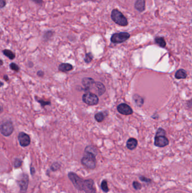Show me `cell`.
<instances>
[{"label":"cell","instance_id":"30bf717a","mask_svg":"<svg viewBox=\"0 0 192 193\" xmlns=\"http://www.w3.org/2000/svg\"><path fill=\"white\" fill-rule=\"evenodd\" d=\"M28 176L26 174H23L21 176V179L19 180L18 182L19 186L21 187V192L22 193H26L27 192L28 185Z\"/></svg>","mask_w":192,"mask_h":193},{"label":"cell","instance_id":"ffe728a7","mask_svg":"<svg viewBox=\"0 0 192 193\" xmlns=\"http://www.w3.org/2000/svg\"><path fill=\"white\" fill-rule=\"evenodd\" d=\"M95 119L96 121L99 123L102 122L104 120V115L103 112H100L97 113L96 115H95Z\"/></svg>","mask_w":192,"mask_h":193},{"label":"cell","instance_id":"836d02e7","mask_svg":"<svg viewBox=\"0 0 192 193\" xmlns=\"http://www.w3.org/2000/svg\"><path fill=\"white\" fill-rule=\"evenodd\" d=\"M35 173V169L33 167H31V173L32 175H33Z\"/></svg>","mask_w":192,"mask_h":193},{"label":"cell","instance_id":"277c9868","mask_svg":"<svg viewBox=\"0 0 192 193\" xmlns=\"http://www.w3.org/2000/svg\"><path fill=\"white\" fill-rule=\"evenodd\" d=\"M83 165L87 168L93 169L96 167L95 155L89 152H85L84 156L81 159Z\"/></svg>","mask_w":192,"mask_h":193},{"label":"cell","instance_id":"d6986e66","mask_svg":"<svg viewBox=\"0 0 192 193\" xmlns=\"http://www.w3.org/2000/svg\"><path fill=\"white\" fill-rule=\"evenodd\" d=\"M3 53L4 55H6L7 57H8L9 59H10L11 60L14 59V58H15V53H13L11 50H8V49H5L3 51Z\"/></svg>","mask_w":192,"mask_h":193},{"label":"cell","instance_id":"44dd1931","mask_svg":"<svg viewBox=\"0 0 192 193\" xmlns=\"http://www.w3.org/2000/svg\"><path fill=\"white\" fill-rule=\"evenodd\" d=\"M85 152H89L90 153H92V154H94L95 156H96V154L97 153V150H96V149L94 147L92 146H87L86 147V149H85Z\"/></svg>","mask_w":192,"mask_h":193},{"label":"cell","instance_id":"ba28073f","mask_svg":"<svg viewBox=\"0 0 192 193\" xmlns=\"http://www.w3.org/2000/svg\"><path fill=\"white\" fill-rule=\"evenodd\" d=\"M117 111L121 114L124 115H130L132 114L133 111L127 104H121L117 106Z\"/></svg>","mask_w":192,"mask_h":193},{"label":"cell","instance_id":"5bb4252c","mask_svg":"<svg viewBox=\"0 0 192 193\" xmlns=\"http://www.w3.org/2000/svg\"><path fill=\"white\" fill-rule=\"evenodd\" d=\"M137 146V141L134 138H129L126 143L127 147L131 150L135 149Z\"/></svg>","mask_w":192,"mask_h":193},{"label":"cell","instance_id":"52a82bcc","mask_svg":"<svg viewBox=\"0 0 192 193\" xmlns=\"http://www.w3.org/2000/svg\"><path fill=\"white\" fill-rule=\"evenodd\" d=\"M1 132L4 136H10L14 131V126L11 122L5 121L1 125Z\"/></svg>","mask_w":192,"mask_h":193},{"label":"cell","instance_id":"d4e9b609","mask_svg":"<svg viewBox=\"0 0 192 193\" xmlns=\"http://www.w3.org/2000/svg\"><path fill=\"white\" fill-rule=\"evenodd\" d=\"M60 164L58 163H54L52 166H51V169L53 170V171H56L58 170L60 168Z\"/></svg>","mask_w":192,"mask_h":193},{"label":"cell","instance_id":"9a60e30c","mask_svg":"<svg viewBox=\"0 0 192 193\" xmlns=\"http://www.w3.org/2000/svg\"><path fill=\"white\" fill-rule=\"evenodd\" d=\"M73 69V66L69 63H62L58 67V69L59 71L64 72L70 71L72 70Z\"/></svg>","mask_w":192,"mask_h":193},{"label":"cell","instance_id":"8fae6325","mask_svg":"<svg viewBox=\"0 0 192 193\" xmlns=\"http://www.w3.org/2000/svg\"><path fill=\"white\" fill-rule=\"evenodd\" d=\"M95 81L93 79L90 77L83 78L82 80V84L83 86L85 87V89L86 90H89L95 84Z\"/></svg>","mask_w":192,"mask_h":193},{"label":"cell","instance_id":"e575fe53","mask_svg":"<svg viewBox=\"0 0 192 193\" xmlns=\"http://www.w3.org/2000/svg\"><path fill=\"white\" fill-rule=\"evenodd\" d=\"M188 106L189 107H191L192 106V98L190 100V101H189L188 102Z\"/></svg>","mask_w":192,"mask_h":193},{"label":"cell","instance_id":"2e32d148","mask_svg":"<svg viewBox=\"0 0 192 193\" xmlns=\"http://www.w3.org/2000/svg\"><path fill=\"white\" fill-rule=\"evenodd\" d=\"M187 76V74L186 71L184 69H178V71H176L175 77L176 79H185Z\"/></svg>","mask_w":192,"mask_h":193},{"label":"cell","instance_id":"4316f807","mask_svg":"<svg viewBox=\"0 0 192 193\" xmlns=\"http://www.w3.org/2000/svg\"><path fill=\"white\" fill-rule=\"evenodd\" d=\"M132 185H133V187H134V189L136 190H140L142 188L141 184L137 181H134L133 182Z\"/></svg>","mask_w":192,"mask_h":193},{"label":"cell","instance_id":"4dcf8cb0","mask_svg":"<svg viewBox=\"0 0 192 193\" xmlns=\"http://www.w3.org/2000/svg\"><path fill=\"white\" fill-rule=\"evenodd\" d=\"M140 179L142 181H143V182H150L151 181V179H147L145 177H143V176H141L140 177Z\"/></svg>","mask_w":192,"mask_h":193},{"label":"cell","instance_id":"9c48e42d","mask_svg":"<svg viewBox=\"0 0 192 193\" xmlns=\"http://www.w3.org/2000/svg\"><path fill=\"white\" fill-rule=\"evenodd\" d=\"M18 138L19 144L22 147H27L31 143V138L29 135L24 132L19 133Z\"/></svg>","mask_w":192,"mask_h":193},{"label":"cell","instance_id":"cb8c5ba5","mask_svg":"<svg viewBox=\"0 0 192 193\" xmlns=\"http://www.w3.org/2000/svg\"><path fill=\"white\" fill-rule=\"evenodd\" d=\"M10 69L15 72H19L20 70V67L15 63H11L10 65Z\"/></svg>","mask_w":192,"mask_h":193},{"label":"cell","instance_id":"ac0fdd59","mask_svg":"<svg viewBox=\"0 0 192 193\" xmlns=\"http://www.w3.org/2000/svg\"><path fill=\"white\" fill-rule=\"evenodd\" d=\"M155 42L161 48H165L166 45V42L165 39L162 37H156L154 39Z\"/></svg>","mask_w":192,"mask_h":193},{"label":"cell","instance_id":"5b68a950","mask_svg":"<svg viewBox=\"0 0 192 193\" xmlns=\"http://www.w3.org/2000/svg\"><path fill=\"white\" fill-rule=\"evenodd\" d=\"M130 37V35L127 32L115 33L112 35L110 41L114 44H121L127 40Z\"/></svg>","mask_w":192,"mask_h":193},{"label":"cell","instance_id":"603a6c76","mask_svg":"<svg viewBox=\"0 0 192 193\" xmlns=\"http://www.w3.org/2000/svg\"><path fill=\"white\" fill-rule=\"evenodd\" d=\"M101 187H102V190L104 192L107 193L109 191V189H108V185H107V182L106 180H103L102 181V184H101Z\"/></svg>","mask_w":192,"mask_h":193},{"label":"cell","instance_id":"484cf974","mask_svg":"<svg viewBox=\"0 0 192 193\" xmlns=\"http://www.w3.org/2000/svg\"><path fill=\"white\" fill-rule=\"evenodd\" d=\"M22 161L19 159H15L14 161V166L15 168L20 167L21 166Z\"/></svg>","mask_w":192,"mask_h":193},{"label":"cell","instance_id":"3957f363","mask_svg":"<svg viewBox=\"0 0 192 193\" xmlns=\"http://www.w3.org/2000/svg\"><path fill=\"white\" fill-rule=\"evenodd\" d=\"M111 18L115 23L120 26L125 27L128 25V21L125 16L118 9H113L111 13Z\"/></svg>","mask_w":192,"mask_h":193},{"label":"cell","instance_id":"e0dca14e","mask_svg":"<svg viewBox=\"0 0 192 193\" xmlns=\"http://www.w3.org/2000/svg\"><path fill=\"white\" fill-rule=\"evenodd\" d=\"M133 99H134L135 103L139 107L142 106L144 104V99L142 96H140L137 94H135L133 96Z\"/></svg>","mask_w":192,"mask_h":193},{"label":"cell","instance_id":"8992f818","mask_svg":"<svg viewBox=\"0 0 192 193\" xmlns=\"http://www.w3.org/2000/svg\"><path fill=\"white\" fill-rule=\"evenodd\" d=\"M82 101L90 106L96 105L99 103V98L97 96L91 92H87L85 93L82 96Z\"/></svg>","mask_w":192,"mask_h":193},{"label":"cell","instance_id":"6da1fadb","mask_svg":"<svg viewBox=\"0 0 192 193\" xmlns=\"http://www.w3.org/2000/svg\"><path fill=\"white\" fill-rule=\"evenodd\" d=\"M68 177L77 189L83 190L86 193H96V190L94 187V182L93 180H83L75 173L73 172L69 173Z\"/></svg>","mask_w":192,"mask_h":193},{"label":"cell","instance_id":"f546056e","mask_svg":"<svg viewBox=\"0 0 192 193\" xmlns=\"http://www.w3.org/2000/svg\"><path fill=\"white\" fill-rule=\"evenodd\" d=\"M6 5V0H0V7L2 9Z\"/></svg>","mask_w":192,"mask_h":193},{"label":"cell","instance_id":"7c38bea8","mask_svg":"<svg viewBox=\"0 0 192 193\" xmlns=\"http://www.w3.org/2000/svg\"><path fill=\"white\" fill-rule=\"evenodd\" d=\"M94 88L96 90L97 94L99 96H102L106 90L104 84L100 82H95L94 84Z\"/></svg>","mask_w":192,"mask_h":193},{"label":"cell","instance_id":"4fadbf2b","mask_svg":"<svg viewBox=\"0 0 192 193\" xmlns=\"http://www.w3.org/2000/svg\"><path fill=\"white\" fill-rule=\"evenodd\" d=\"M135 7L139 12H143L145 9V1L137 0L135 4Z\"/></svg>","mask_w":192,"mask_h":193},{"label":"cell","instance_id":"d6a6232c","mask_svg":"<svg viewBox=\"0 0 192 193\" xmlns=\"http://www.w3.org/2000/svg\"><path fill=\"white\" fill-rule=\"evenodd\" d=\"M37 75L38 76H43L44 75V72L42 71H38L37 72Z\"/></svg>","mask_w":192,"mask_h":193},{"label":"cell","instance_id":"d590c367","mask_svg":"<svg viewBox=\"0 0 192 193\" xmlns=\"http://www.w3.org/2000/svg\"><path fill=\"white\" fill-rule=\"evenodd\" d=\"M4 80H6V81H8L9 80V77H8V76L7 75H5L4 76Z\"/></svg>","mask_w":192,"mask_h":193},{"label":"cell","instance_id":"7402d4cb","mask_svg":"<svg viewBox=\"0 0 192 193\" xmlns=\"http://www.w3.org/2000/svg\"><path fill=\"white\" fill-rule=\"evenodd\" d=\"M93 59V55L91 53H88L86 54L85 58V62L87 63H89L90 62H91V61Z\"/></svg>","mask_w":192,"mask_h":193},{"label":"cell","instance_id":"7a4b0ae2","mask_svg":"<svg viewBox=\"0 0 192 193\" xmlns=\"http://www.w3.org/2000/svg\"><path fill=\"white\" fill-rule=\"evenodd\" d=\"M166 131L162 128H158L154 137V145L158 147H164L169 145V141L166 137Z\"/></svg>","mask_w":192,"mask_h":193},{"label":"cell","instance_id":"83f0119b","mask_svg":"<svg viewBox=\"0 0 192 193\" xmlns=\"http://www.w3.org/2000/svg\"><path fill=\"white\" fill-rule=\"evenodd\" d=\"M38 102H39L40 104H41L42 107H45L46 105H49L51 104V102L49 101H44L42 100H37Z\"/></svg>","mask_w":192,"mask_h":193},{"label":"cell","instance_id":"1f68e13d","mask_svg":"<svg viewBox=\"0 0 192 193\" xmlns=\"http://www.w3.org/2000/svg\"><path fill=\"white\" fill-rule=\"evenodd\" d=\"M31 1H32L34 3L39 5H42V4L43 3V1L42 0H31Z\"/></svg>","mask_w":192,"mask_h":193},{"label":"cell","instance_id":"f1b7e54d","mask_svg":"<svg viewBox=\"0 0 192 193\" xmlns=\"http://www.w3.org/2000/svg\"><path fill=\"white\" fill-rule=\"evenodd\" d=\"M53 32H52L51 31H48L46 32L45 34V35L43 36V37H44L45 39H46V38L47 37V36H48V39H49L51 36H53Z\"/></svg>","mask_w":192,"mask_h":193}]
</instances>
